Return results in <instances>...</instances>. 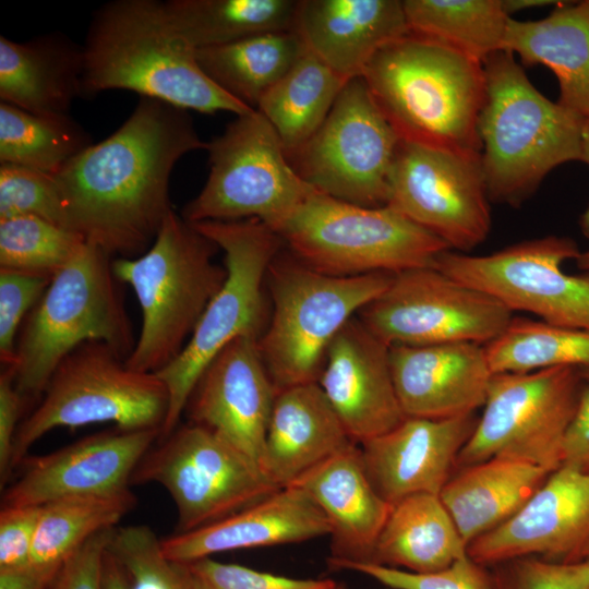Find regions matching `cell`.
I'll return each mask as SVG.
<instances>
[{"mask_svg":"<svg viewBox=\"0 0 589 589\" xmlns=\"http://www.w3.org/2000/svg\"><path fill=\"white\" fill-rule=\"evenodd\" d=\"M257 339L242 336L219 351L197 380L184 412L190 422L212 430L260 466L277 392Z\"/></svg>","mask_w":589,"mask_h":589,"instance_id":"cell-20","label":"cell"},{"mask_svg":"<svg viewBox=\"0 0 589 589\" xmlns=\"http://www.w3.org/2000/svg\"><path fill=\"white\" fill-rule=\"evenodd\" d=\"M130 484L155 482L172 497L177 533L213 524L278 491L261 467L212 430L178 425L157 440Z\"/></svg>","mask_w":589,"mask_h":589,"instance_id":"cell-13","label":"cell"},{"mask_svg":"<svg viewBox=\"0 0 589 589\" xmlns=\"http://www.w3.org/2000/svg\"><path fill=\"white\" fill-rule=\"evenodd\" d=\"M580 228H581L582 235L589 238V207L581 215Z\"/></svg>","mask_w":589,"mask_h":589,"instance_id":"cell-55","label":"cell"},{"mask_svg":"<svg viewBox=\"0 0 589 589\" xmlns=\"http://www.w3.org/2000/svg\"><path fill=\"white\" fill-rule=\"evenodd\" d=\"M70 116H39L0 101V164L50 175L92 145Z\"/></svg>","mask_w":589,"mask_h":589,"instance_id":"cell-37","label":"cell"},{"mask_svg":"<svg viewBox=\"0 0 589 589\" xmlns=\"http://www.w3.org/2000/svg\"><path fill=\"white\" fill-rule=\"evenodd\" d=\"M292 484L303 488L326 517L332 537L329 558L369 562L392 505L370 481L357 443L310 469Z\"/></svg>","mask_w":589,"mask_h":589,"instance_id":"cell-26","label":"cell"},{"mask_svg":"<svg viewBox=\"0 0 589 589\" xmlns=\"http://www.w3.org/2000/svg\"><path fill=\"white\" fill-rule=\"evenodd\" d=\"M207 149L188 110L141 97L131 116L55 175L65 227L111 257H134L155 240L172 209L171 171L185 154Z\"/></svg>","mask_w":589,"mask_h":589,"instance_id":"cell-1","label":"cell"},{"mask_svg":"<svg viewBox=\"0 0 589 589\" xmlns=\"http://www.w3.org/2000/svg\"><path fill=\"white\" fill-rule=\"evenodd\" d=\"M299 3L300 0H170L165 5L177 29L200 49L296 29Z\"/></svg>","mask_w":589,"mask_h":589,"instance_id":"cell-34","label":"cell"},{"mask_svg":"<svg viewBox=\"0 0 589 589\" xmlns=\"http://www.w3.org/2000/svg\"><path fill=\"white\" fill-rule=\"evenodd\" d=\"M206 151L209 175L183 207L188 223L256 218L276 232L316 191L293 170L278 134L257 109L237 116Z\"/></svg>","mask_w":589,"mask_h":589,"instance_id":"cell-11","label":"cell"},{"mask_svg":"<svg viewBox=\"0 0 589 589\" xmlns=\"http://www.w3.org/2000/svg\"><path fill=\"white\" fill-rule=\"evenodd\" d=\"M217 250L171 209L142 255L112 260L116 278L133 289L142 313L128 366L156 373L179 356L226 279V266L213 260Z\"/></svg>","mask_w":589,"mask_h":589,"instance_id":"cell-5","label":"cell"},{"mask_svg":"<svg viewBox=\"0 0 589 589\" xmlns=\"http://www.w3.org/2000/svg\"><path fill=\"white\" fill-rule=\"evenodd\" d=\"M411 33L483 63L504 50L510 16L502 0H405Z\"/></svg>","mask_w":589,"mask_h":589,"instance_id":"cell-35","label":"cell"},{"mask_svg":"<svg viewBox=\"0 0 589 589\" xmlns=\"http://www.w3.org/2000/svg\"><path fill=\"white\" fill-rule=\"evenodd\" d=\"M504 50L525 65L549 68L558 81V103L589 117V0L562 1L537 21L510 17Z\"/></svg>","mask_w":589,"mask_h":589,"instance_id":"cell-29","label":"cell"},{"mask_svg":"<svg viewBox=\"0 0 589 589\" xmlns=\"http://www.w3.org/2000/svg\"><path fill=\"white\" fill-rule=\"evenodd\" d=\"M159 435V429L117 428L46 455L25 457L21 476L2 494V506H43L62 497L124 491Z\"/></svg>","mask_w":589,"mask_h":589,"instance_id":"cell-19","label":"cell"},{"mask_svg":"<svg viewBox=\"0 0 589 589\" xmlns=\"http://www.w3.org/2000/svg\"><path fill=\"white\" fill-rule=\"evenodd\" d=\"M306 47L296 29L255 35L232 44L195 49L204 73L252 109L296 64Z\"/></svg>","mask_w":589,"mask_h":589,"instance_id":"cell-32","label":"cell"},{"mask_svg":"<svg viewBox=\"0 0 589 589\" xmlns=\"http://www.w3.org/2000/svg\"><path fill=\"white\" fill-rule=\"evenodd\" d=\"M83 69V47L63 34L25 43L0 36V99L31 113L69 116Z\"/></svg>","mask_w":589,"mask_h":589,"instance_id":"cell-28","label":"cell"},{"mask_svg":"<svg viewBox=\"0 0 589 589\" xmlns=\"http://www.w3.org/2000/svg\"><path fill=\"white\" fill-rule=\"evenodd\" d=\"M362 77L400 141L480 157L483 63L410 32L381 48Z\"/></svg>","mask_w":589,"mask_h":589,"instance_id":"cell-3","label":"cell"},{"mask_svg":"<svg viewBox=\"0 0 589 589\" xmlns=\"http://www.w3.org/2000/svg\"><path fill=\"white\" fill-rule=\"evenodd\" d=\"M480 163L490 201L521 204L555 167L580 160L584 117L541 94L514 55L484 62Z\"/></svg>","mask_w":589,"mask_h":589,"instance_id":"cell-4","label":"cell"},{"mask_svg":"<svg viewBox=\"0 0 589 589\" xmlns=\"http://www.w3.org/2000/svg\"><path fill=\"white\" fill-rule=\"evenodd\" d=\"M589 544V473L562 465L507 521L468 545L476 562L494 566L526 556L584 561Z\"/></svg>","mask_w":589,"mask_h":589,"instance_id":"cell-18","label":"cell"},{"mask_svg":"<svg viewBox=\"0 0 589 589\" xmlns=\"http://www.w3.org/2000/svg\"><path fill=\"white\" fill-rule=\"evenodd\" d=\"M579 254L572 239L548 236L486 255L446 250L434 267L489 294L510 312H527L553 325L589 330V277L563 271L564 262Z\"/></svg>","mask_w":589,"mask_h":589,"instance_id":"cell-15","label":"cell"},{"mask_svg":"<svg viewBox=\"0 0 589 589\" xmlns=\"http://www.w3.org/2000/svg\"><path fill=\"white\" fill-rule=\"evenodd\" d=\"M59 569L32 562L22 566L0 568V589H47Z\"/></svg>","mask_w":589,"mask_h":589,"instance_id":"cell-50","label":"cell"},{"mask_svg":"<svg viewBox=\"0 0 589 589\" xmlns=\"http://www.w3.org/2000/svg\"><path fill=\"white\" fill-rule=\"evenodd\" d=\"M393 276H330L279 252L266 278L272 315L257 339L276 392L317 382L334 337L386 290Z\"/></svg>","mask_w":589,"mask_h":589,"instance_id":"cell-7","label":"cell"},{"mask_svg":"<svg viewBox=\"0 0 589 589\" xmlns=\"http://www.w3.org/2000/svg\"><path fill=\"white\" fill-rule=\"evenodd\" d=\"M317 383L357 444L387 432L406 417L393 382L389 346L358 316L332 340Z\"/></svg>","mask_w":589,"mask_h":589,"instance_id":"cell-21","label":"cell"},{"mask_svg":"<svg viewBox=\"0 0 589 589\" xmlns=\"http://www.w3.org/2000/svg\"><path fill=\"white\" fill-rule=\"evenodd\" d=\"M477 422L476 413L447 419L405 417L393 429L361 443L365 472L390 505L413 494L440 495Z\"/></svg>","mask_w":589,"mask_h":589,"instance_id":"cell-22","label":"cell"},{"mask_svg":"<svg viewBox=\"0 0 589 589\" xmlns=\"http://www.w3.org/2000/svg\"><path fill=\"white\" fill-rule=\"evenodd\" d=\"M135 504L136 497L130 489L46 503L41 506L31 562L59 569L93 536L116 528Z\"/></svg>","mask_w":589,"mask_h":589,"instance_id":"cell-36","label":"cell"},{"mask_svg":"<svg viewBox=\"0 0 589 589\" xmlns=\"http://www.w3.org/2000/svg\"><path fill=\"white\" fill-rule=\"evenodd\" d=\"M580 160L589 165V117L585 119L582 127Z\"/></svg>","mask_w":589,"mask_h":589,"instance_id":"cell-53","label":"cell"},{"mask_svg":"<svg viewBox=\"0 0 589 589\" xmlns=\"http://www.w3.org/2000/svg\"><path fill=\"white\" fill-rule=\"evenodd\" d=\"M495 589H589V562H558L538 556L491 566Z\"/></svg>","mask_w":589,"mask_h":589,"instance_id":"cell-43","label":"cell"},{"mask_svg":"<svg viewBox=\"0 0 589 589\" xmlns=\"http://www.w3.org/2000/svg\"><path fill=\"white\" fill-rule=\"evenodd\" d=\"M484 349L493 374L561 366L581 369L589 366V330L512 317Z\"/></svg>","mask_w":589,"mask_h":589,"instance_id":"cell-38","label":"cell"},{"mask_svg":"<svg viewBox=\"0 0 589 589\" xmlns=\"http://www.w3.org/2000/svg\"><path fill=\"white\" fill-rule=\"evenodd\" d=\"M480 157L400 141L389 177L387 204L465 253L491 229Z\"/></svg>","mask_w":589,"mask_h":589,"instance_id":"cell-17","label":"cell"},{"mask_svg":"<svg viewBox=\"0 0 589 589\" xmlns=\"http://www.w3.org/2000/svg\"><path fill=\"white\" fill-rule=\"evenodd\" d=\"M192 589H333L336 581L297 579L221 563L211 557L187 563Z\"/></svg>","mask_w":589,"mask_h":589,"instance_id":"cell-45","label":"cell"},{"mask_svg":"<svg viewBox=\"0 0 589 589\" xmlns=\"http://www.w3.org/2000/svg\"><path fill=\"white\" fill-rule=\"evenodd\" d=\"M111 256L85 243L50 280L28 313L9 366L24 398L41 395L59 363L84 342L101 341L123 358L135 340Z\"/></svg>","mask_w":589,"mask_h":589,"instance_id":"cell-6","label":"cell"},{"mask_svg":"<svg viewBox=\"0 0 589 589\" xmlns=\"http://www.w3.org/2000/svg\"><path fill=\"white\" fill-rule=\"evenodd\" d=\"M296 31L347 80L362 76L381 48L410 33L399 0H300Z\"/></svg>","mask_w":589,"mask_h":589,"instance_id":"cell-25","label":"cell"},{"mask_svg":"<svg viewBox=\"0 0 589 589\" xmlns=\"http://www.w3.org/2000/svg\"><path fill=\"white\" fill-rule=\"evenodd\" d=\"M348 81L306 48L256 109L273 125L285 152H291L317 131Z\"/></svg>","mask_w":589,"mask_h":589,"instance_id":"cell-33","label":"cell"},{"mask_svg":"<svg viewBox=\"0 0 589 589\" xmlns=\"http://www.w3.org/2000/svg\"><path fill=\"white\" fill-rule=\"evenodd\" d=\"M330 567L366 575L390 589H495L491 567L466 555L449 566L430 573L405 569L368 562L329 558Z\"/></svg>","mask_w":589,"mask_h":589,"instance_id":"cell-41","label":"cell"},{"mask_svg":"<svg viewBox=\"0 0 589 589\" xmlns=\"http://www.w3.org/2000/svg\"><path fill=\"white\" fill-rule=\"evenodd\" d=\"M333 589H345V587L342 585L336 584Z\"/></svg>","mask_w":589,"mask_h":589,"instance_id":"cell-58","label":"cell"},{"mask_svg":"<svg viewBox=\"0 0 589 589\" xmlns=\"http://www.w3.org/2000/svg\"><path fill=\"white\" fill-rule=\"evenodd\" d=\"M393 382L406 417L447 419L483 407L493 376L484 345L389 347Z\"/></svg>","mask_w":589,"mask_h":589,"instance_id":"cell-23","label":"cell"},{"mask_svg":"<svg viewBox=\"0 0 589 589\" xmlns=\"http://www.w3.org/2000/svg\"><path fill=\"white\" fill-rule=\"evenodd\" d=\"M468 555L440 495L419 493L392 505L368 563L430 573Z\"/></svg>","mask_w":589,"mask_h":589,"instance_id":"cell-31","label":"cell"},{"mask_svg":"<svg viewBox=\"0 0 589 589\" xmlns=\"http://www.w3.org/2000/svg\"><path fill=\"white\" fill-rule=\"evenodd\" d=\"M103 589H130L124 568L109 549L104 558Z\"/></svg>","mask_w":589,"mask_h":589,"instance_id":"cell-51","label":"cell"},{"mask_svg":"<svg viewBox=\"0 0 589 589\" xmlns=\"http://www.w3.org/2000/svg\"><path fill=\"white\" fill-rule=\"evenodd\" d=\"M400 139L362 76L347 82L317 131L286 152L298 176L317 192L351 204H387Z\"/></svg>","mask_w":589,"mask_h":589,"instance_id":"cell-14","label":"cell"},{"mask_svg":"<svg viewBox=\"0 0 589 589\" xmlns=\"http://www.w3.org/2000/svg\"><path fill=\"white\" fill-rule=\"evenodd\" d=\"M358 317L389 347L486 345L507 326L513 312L432 266L394 275L386 290Z\"/></svg>","mask_w":589,"mask_h":589,"instance_id":"cell-16","label":"cell"},{"mask_svg":"<svg viewBox=\"0 0 589 589\" xmlns=\"http://www.w3.org/2000/svg\"><path fill=\"white\" fill-rule=\"evenodd\" d=\"M562 465L589 473V385L586 384L564 438Z\"/></svg>","mask_w":589,"mask_h":589,"instance_id":"cell-49","label":"cell"},{"mask_svg":"<svg viewBox=\"0 0 589 589\" xmlns=\"http://www.w3.org/2000/svg\"><path fill=\"white\" fill-rule=\"evenodd\" d=\"M82 96L128 89L203 113L254 109L218 87L195 48L175 26L165 2L117 0L94 15L83 46Z\"/></svg>","mask_w":589,"mask_h":589,"instance_id":"cell-2","label":"cell"},{"mask_svg":"<svg viewBox=\"0 0 589 589\" xmlns=\"http://www.w3.org/2000/svg\"><path fill=\"white\" fill-rule=\"evenodd\" d=\"M41 506H2L0 512V568L31 562Z\"/></svg>","mask_w":589,"mask_h":589,"instance_id":"cell-47","label":"cell"},{"mask_svg":"<svg viewBox=\"0 0 589 589\" xmlns=\"http://www.w3.org/2000/svg\"><path fill=\"white\" fill-rule=\"evenodd\" d=\"M584 560L588 561L589 562V544L584 553Z\"/></svg>","mask_w":589,"mask_h":589,"instance_id":"cell-57","label":"cell"},{"mask_svg":"<svg viewBox=\"0 0 589 589\" xmlns=\"http://www.w3.org/2000/svg\"><path fill=\"white\" fill-rule=\"evenodd\" d=\"M85 244L79 233L35 216L0 220V268L52 278Z\"/></svg>","mask_w":589,"mask_h":589,"instance_id":"cell-39","label":"cell"},{"mask_svg":"<svg viewBox=\"0 0 589 589\" xmlns=\"http://www.w3.org/2000/svg\"><path fill=\"white\" fill-rule=\"evenodd\" d=\"M25 398L16 389L11 369L0 374V483L3 489L12 468L14 440Z\"/></svg>","mask_w":589,"mask_h":589,"instance_id":"cell-48","label":"cell"},{"mask_svg":"<svg viewBox=\"0 0 589 589\" xmlns=\"http://www.w3.org/2000/svg\"><path fill=\"white\" fill-rule=\"evenodd\" d=\"M352 443L318 383L296 385L276 393L260 466L284 488Z\"/></svg>","mask_w":589,"mask_h":589,"instance_id":"cell-27","label":"cell"},{"mask_svg":"<svg viewBox=\"0 0 589 589\" xmlns=\"http://www.w3.org/2000/svg\"><path fill=\"white\" fill-rule=\"evenodd\" d=\"M575 261L580 269L589 272V250L580 252Z\"/></svg>","mask_w":589,"mask_h":589,"instance_id":"cell-54","label":"cell"},{"mask_svg":"<svg viewBox=\"0 0 589 589\" xmlns=\"http://www.w3.org/2000/svg\"><path fill=\"white\" fill-rule=\"evenodd\" d=\"M579 374L586 385H589V366L578 369Z\"/></svg>","mask_w":589,"mask_h":589,"instance_id":"cell-56","label":"cell"},{"mask_svg":"<svg viewBox=\"0 0 589 589\" xmlns=\"http://www.w3.org/2000/svg\"><path fill=\"white\" fill-rule=\"evenodd\" d=\"M585 383L578 369L493 374L483 411L460 450L456 469L491 458L562 466L566 432Z\"/></svg>","mask_w":589,"mask_h":589,"instance_id":"cell-12","label":"cell"},{"mask_svg":"<svg viewBox=\"0 0 589 589\" xmlns=\"http://www.w3.org/2000/svg\"><path fill=\"white\" fill-rule=\"evenodd\" d=\"M115 528L93 536L61 565L48 589H103L104 558Z\"/></svg>","mask_w":589,"mask_h":589,"instance_id":"cell-46","label":"cell"},{"mask_svg":"<svg viewBox=\"0 0 589 589\" xmlns=\"http://www.w3.org/2000/svg\"><path fill=\"white\" fill-rule=\"evenodd\" d=\"M456 470L440 497L468 545L512 518L551 473L506 458H491Z\"/></svg>","mask_w":589,"mask_h":589,"instance_id":"cell-30","label":"cell"},{"mask_svg":"<svg viewBox=\"0 0 589 589\" xmlns=\"http://www.w3.org/2000/svg\"><path fill=\"white\" fill-rule=\"evenodd\" d=\"M35 216L65 227V209L55 175L15 165L0 166V220Z\"/></svg>","mask_w":589,"mask_h":589,"instance_id":"cell-42","label":"cell"},{"mask_svg":"<svg viewBox=\"0 0 589 589\" xmlns=\"http://www.w3.org/2000/svg\"><path fill=\"white\" fill-rule=\"evenodd\" d=\"M190 224L223 250L227 276L182 351L156 372L169 396L159 440L179 425L197 380L216 354L239 337L260 338L264 332V284L284 247L280 237L256 218Z\"/></svg>","mask_w":589,"mask_h":589,"instance_id":"cell-8","label":"cell"},{"mask_svg":"<svg viewBox=\"0 0 589 589\" xmlns=\"http://www.w3.org/2000/svg\"><path fill=\"white\" fill-rule=\"evenodd\" d=\"M329 533V524L311 495L290 484L213 524L160 539V543L168 560L187 564L220 552L302 542Z\"/></svg>","mask_w":589,"mask_h":589,"instance_id":"cell-24","label":"cell"},{"mask_svg":"<svg viewBox=\"0 0 589 589\" xmlns=\"http://www.w3.org/2000/svg\"><path fill=\"white\" fill-rule=\"evenodd\" d=\"M288 252L330 276L396 275L432 267L450 250L388 205L366 207L313 192L276 230Z\"/></svg>","mask_w":589,"mask_h":589,"instance_id":"cell-9","label":"cell"},{"mask_svg":"<svg viewBox=\"0 0 589 589\" xmlns=\"http://www.w3.org/2000/svg\"><path fill=\"white\" fill-rule=\"evenodd\" d=\"M50 280L40 275L0 268V359L4 368L13 365L20 326Z\"/></svg>","mask_w":589,"mask_h":589,"instance_id":"cell-44","label":"cell"},{"mask_svg":"<svg viewBox=\"0 0 589 589\" xmlns=\"http://www.w3.org/2000/svg\"><path fill=\"white\" fill-rule=\"evenodd\" d=\"M168 405L167 387L156 373L131 369L105 342H84L59 363L38 406L20 423L12 468L53 429L112 422L121 430H160Z\"/></svg>","mask_w":589,"mask_h":589,"instance_id":"cell-10","label":"cell"},{"mask_svg":"<svg viewBox=\"0 0 589 589\" xmlns=\"http://www.w3.org/2000/svg\"><path fill=\"white\" fill-rule=\"evenodd\" d=\"M505 12L512 17V14L532 8L557 5L562 1L556 0H502Z\"/></svg>","mask_w":589,"mask_h":589,"instance_id":"cell-52","label":"cell"},{"mask_svg":"<svg viewBox=\"0 0 589 589\" xmlns=\"http://www.w3.org/2000/svg\"><path fill=\"white\" fill-rule=\"evenodd\" d=\"M108 549L130 576V589H192L187 564L168 560L147 526L115 528Z\"/></svg>","mask_w":589,"mask_h":589,"instance_id":"cell-40","label":"cell"}]
</instances>
